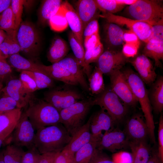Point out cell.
Masks as SVG:
<instances>
[{
	"instance_id": "74e56055",
	"label": "cell",
	"mask_w": 163,
	"mask_h": 163,
	"mask_svg": "<svg viewBox=\"0 0 163 163\" xmlns=\"http://www.w3.org/2000/svg\"><path fill=\"white\" fill-rule=\"evenodd\" d=\"M0 29L6 32L15 30L14 18L11 6L0 14Z\"/></svg>"
},
{
	"instance_id": "680465c9",
	"label": "cell",
	"mask_w": 163,
	"mask_h": 163,
	"mask_svg": "<svg viewBox=\"0 0 163 163\" xmlns=\"http://www.w3.org/2000/svg\"><path fill=\"white\" fill-rule=\"evenodd\" d=\"M147 163H161L157 155V152L152 151L150 157Z\"/></svg>"
},
{
	"instance_id": "db71d44e",
	"label": "cell",
	"mask_w": 163,
	"mask_h": 163,
	"mask_svg": "<svg viewBox=\"0 0 163 163\" xmlns=\"http://www.w3.org/2000/svg\"><path fill=\"white\" fill-rule=\"evenodd\" d=\"M124 41L125 43H130L139 46L140 40L137 36L132 31L129 30L124 33Z\"/></svg>"
},
{
	"instance_id": "d590c367",
	"label": "cell",
	"mask_w": 163,
	"mask_h": 163,
	"mask_svg": "<svg viewBox=\"0 0 163 163\" xmlns=\"http://www.w3.org/2000/svg\"><path fill=\"white\" fill-rule=\"evenodd\" d=\"M102 13L114 14L121 11L125 6L118 3L116 0H94Z\"/></svg>"
},
{
	"instance_id": "11a10c76",
	"label": "cell",
	"mask_w": 163,
	"mask_h": 163,
	"mask_svg": "<svg viewBox=\"0 0 163 163\" xmlns=\"http://www.w3.org/2000/svg\"><path fill=\"white\" fill-rule=\"evenodd\" d=\"M12 72L11 66L7 63L0 61V81L4 80Z\"/></svg>"
},
{
	"instance_id": "f546056e",
	"label": "cell",
	"mask_w": 163,
	"mask_h": 163,
	"mask_svg": "<svg viewBox=\"0 0 163 163\" xmlns=\"http://www.w3.org/2000/svg\"><path fill=\"white\" fill-rule=\"evenodd\" d=\"M8 57L11 65L18 70L46 74L41 68L39 63L26 59L19 53L11 55Z\"/></svg>"
},
{
	"instance_id": "03108f58",
	"label": "cell",
	"mask_w": 163,
	"mask_h": 163,
	"mask_svg": "<svg viewBox=\"0 0 163 163\" xmlns=\"http://www.w3.org/2000/svg\"><path fill=\"white\" fill-rule=\"evenodd\" d=\"M3 140L0 139V148L2 144H3Z\"/></svg>"
},
{
	"instance_id": "9a60e30c",
	"label": "cell",
	"mask_w": 163,
	"mask_h": 163,
	"mask_svg": "<svg viewBox=\"0 0 163 163\" xmlns=\"http://www.w3.org/2000/svg\"><path fill=\"white\" fill-rule=\"evenodd\" d=\"M4 95L12 98L17 102V108L21 109L28 104L32 93L29 92L24 87L19 79H12L2 90Z\"/></svg>"
},
{
	"instance_id": "f5cc1de1",
	"label": "cell",
	"mask_w": 163,
	"mask_h": 163,
	"mask_svg": "<svg viewBox=\"0 0 163 163\" xmlns=\"http://www.w3.org/2000/svg\"><path fill=\"white\" fill-rule=\"evenodd\" d=\"M100 42V37L99 33H98L84 39V47L85 50L95 46Z\"/></svg>"
},
{
	"instance_id": "be15d7a7",
	"label": "cell",
	"mask_w": 163,
	"mask_h": 163,
	"mask_svg": "<svg viewBox=\"0 0 163 163\" xmlns=\"http://www.w3.org/2000/svg\"><path fill=\"white\" fill-rule=\"evenodd\" d=\"M0 163H5L3 159L2 151L0 152Z\"/></svg>"
},
{
	"instance_id": "83f0119b",
	"label": "cell",
	"mask_w": 163,
	"mask_h": 163,
	"mask_svg": "<svg viewBox=\"0 0 163 163\" xmlns=\"http://www.w3.org/2000/svg\"><path fill=\"white\" fill-rule=\"evenodd\" d=\"M68 37L74 57L82 67L84 73L88 78L92 72V69L91 66L88 65L85 62V50L84 46L78 42L71 31L69 33Z\"/></svg>"
},
{
	"instance_id": "52a82bcc",
	"label": "cell",
	"mask_w": 163,
	"mask_h": 163,
	"mask_svg": "<svg viewBox=\"0 0 163 163\" xmlns=\"http://www.w3.org/2000/svg\"><path fill=\"white\" fill-rule=\"evenodd\" d=\"M92 103L106 111L115 123L121 121L127 112V106L111 89H105L92 98Z\"/></svg>"
},
{
	"instance_id": "ab89813d",
	"label": "cell",
	"mask_w": 163,
	"mask_h": 163,
	"mask_svg": "<svg viewBox=\"0 0 163 163\" xmlns=\"http://www.w3.org/2000/svg\"><path fill=\"white\" fill-rule=\"evenodd\" d=\"M24 0H12L11 6L14 16L15 30H18L22 21V16Z\"/></svg>"
},
{
	"instance_id": "f35d334b",
	"label": "cell",
	"mask_w": 163,
	"mask_h": 163,
	"mask_svg": "<svg viewBox=\"0 0 163 163\" xmlns=\"http://www.w3.org/2000/svg\"><path fill=\"white\" fill-rule=\"evenodd\" d=\"M104 51L103 44L100 42L97 45L85 50V60L87 64L96 62Z\"/></svg>"
},
{
	"instance_id": "30bf717a",
	"label": "cell",
	"mask_w": 163,
	"mask_h": 163,
	"mask_svg": "<svg viewBox=\"0 0 163 163\" xmlns=\"http://www.w3.org/2000/svg\"><path fill=\"white\" fill-rule=\"evenodd\" d=\"M34 129L25 112L21 116L12 133L9 142L27 149L34 145Z\"/></svg>"
},
{
	"instance_id": "7402d4cb",
	"label": "cell",
	"mask_w": 163,
	"mask_h": 163,
	"mask_svg": "<svg viewBox=\"0 0 163 163\" xmlns=\"http://www.w3.org/2000/svg\"><path fill=\"white\" fill-rule=\"evenodd\" d=\"M42 69L54 80L59 81L71 85H77L78 82L72 75L58 62L46 66L39 63Z\"/></svg>"
},
{
	"instance_id": "60d3db41",
	"label": "cell",
	"mask_w": 163,
	"mask_h": 163,
	"mask_svg": "<svg viewBox=\"0 0 163 163\" xmlns=\"http://www.w3.org/2000/svg\"><path fill=\"white\" fill-rule=\"evenodd\" d=\"M24 151L22 163H38L42 156L38 150L34 145Z\"/></svg>"
},
{
	"instance_id": "6f0895ef",
	"label": "cell",
	"mask_w": 163,
	"mask_h": 163,
	"mask_svg": "<svg viewBox=\"0 0 163 163\" xmlns=\"http://www.w3.org/2000/svg\"><path fill=\"white\" fill-rule=\"evenodd\" d=\"M11 0H0V14L11 6Z\"/></svg>"
},
{
	"instance_id": "8fae6325",
	"label": "cell",
	"mask_w": 163,
	"mask_h": 163,
	"mask_svg": "<svg viewBox=\"0 0 163 163\" xmlns=\"http://www.w3.org/2000/svg\"><path fill=\"white\" fill-rule=\"evenodd\" d=\"M109 75L110 89L127 106L136 105L138 101L122 72L120 70L115 71Z\"/></svg>"
},
{
	"instance_id": "484cf974",
	"label": "cell",
	"mask_w": 163,
	"mask_h": 163,
	"mask_svg": "<svg viewBox=\"0 0 163 163\" xmlns=\"http://www.w3.org/2000/svg\"><path fill=\"white\" fill-rule=\"evenodd\" d=\"M129 147L133 158V163H147L152 151L147 141H129Z\"/></svg>"
},
{
	"instance_id": "f907efd6",
	"label": "cell",
	"mask_w": 163,
	"mask_h": 163,
	"mask_svg": "<svg viewBox=\"0 0 163 163\" xmlns=\"http://www.w3.org/2000/svg\"><path fill=\"white\" fill-rule=\"evenodd\" d=\"M139 47V46L134 44L125 43L122 52L127 58L133 57L137 54Z\"/></svg>"
},
{
	"instance_id": "7a4b0ae2",
	"label": "cell",
	"mask_w": 163,
	"mask_h": 163,
	"mask_svg": "<svg viewBox=\"0 0 163 163\" xmlns=\"http://www.w3.org/2000/svg\"><path fill=\"white\" fill-rule=\"evenodd\" d=\"M122 72L140 104L148 128L150 140L152 142L155 143V125L152 113V109L145 83L138 74L132 69H127Z\"/></svg>"
},
{
	"instance_id": "6125c7cd",
	"label": "cell",
	"mask_w": 163,
	"mask_h": 163,
	"mask_svg": "<svg viewBox=\"0 0 163 163\" xmlns=\"http://www.w3.org/2000/svg\"><path fill=\"white\" fill-rule=\"evenodd\" d=\"M8 57L5 55L0 50V61L7 62L6 59Z\"/></svg>"
},
{
	"instance_id": "003e7915",
	"label": "cell",
	"mask_w": 163,
	"mask_h": 163,
	"mask_svg": "<svg viewBox=\"0 0 163 163\" xmlns=\"http://www.w3.org/2000/svg\"><path fill=\"white\" fill-rule=\"evenodd\" d=\"M69 163H75V162L74 161H73V162H70Z\"/></svg>"
},
{
	"instance_id": "9c48e42d",
	"label": "cell",
	"mask_w": 163,
	"mask_h": 163,
	"mask_svg": "<svg viewBox=\"0 0 163 163\" xmlns=\"http://www.w3.org/2000/svg\"><path fill=\"white\" fill-rule=\"evenodd\" d=\"M99 17L105 19L107 22L125 26L133 32L140 40L146 43L148 42L152 27L150 24L111 13H102L100 14Z\"/></svg>"
},
{
	"instance_id": "3957f363",
	"label": "cell",
	"mask_w": 163,
	"mask_h": 163,
	"mask_svg": "<svg viewBox=\"0 0 163 163\" xmlns=\"http://www.w3.org/2000/svg\"><path fill=\"white\" fill-rule=\"evenodd\" d=\"M25 112L35 130L60 123L59 112L51 104L33 94Z\"/></svg>"
},
{
	"instance_id": "cb8c5ba5",
	"label": "cell",
	"mask_w": 163,
	"mask_h": 163,
	"mask_svg": "<svg viewBox=\"0 0 163 163\" xmlns=\"http://www.w3.org/2000/svg\"><path fill=\"white\" fill-rule=\"evenodd\" d=\"M148 91L149 99L154 112L161 113L163 109V77H158Z\"/></svg>"
},
{
	"instance_id": "4dcf8cb0",
	"label": "cell",
	"mask_w": 163,
	"mask_h": 163,
	"mask_svg": "<svg viewBox=\"0 0 163 163\" xmlns=\"http://www.w3.org/2000/svg\"><path fill=\"white\" fill-rule=\"evenodd\" d=\"M17 30H13L6 32V37L0 45V50L5 56L9 57L19 53L21 48L17 38Z\"/></svg>"
},
{
	"instance_id": "d6a6232c",
	"label": "cell",
	"mask_w": 163,
	"mask_h": 163,
	"mask_svg": "<svg viewBox=\"0 0 163 163\" xmlns=\"http://www.w3.org/2000/svg\"><path fill=\"white\" fill-rule=\"evenodd\" d=\"M142 54L153 59L157 67H161L160 61L163 59V42H147L143 51Z\"/></svg>"
},
{
	"instance_id": "e0dca14e",
	"label": "cell",
	"mask_w": 163,
	"mask_h": 163,
	"mask_svg": "<svg viewBox=\"0 0 163 163\" xmlns=\"http://www.w3.org/2000/svg\"><path fill=\"white\" fill-rule=\"evenodd\" d=\"M60 8L66 18L71 31L78 42L84 46L83 26L75 9L67 1H63Z\"/></svg>"
},
{
	"instance_id": "603a6c76",
	"label": "cell",
	"mask_w": 163,
	"mask_h": 163,
	"mask_svg": "<svg viewBox=\"0 0 163 163\" xmlns=\"http://www.w3.org/2000/svg\"><path fill=\"white\" fill-rule=\"evenodd\" d=\"M58 62L72 75L85 90L89 91L88 84L85 77L83 69L74 56H66Z\"/></svg>"
},
{
	"instance_id": "4fadbf2b",
	"label": "cell",
	"mask_w": 163,
	"mask_h": 163,
	"mask_svg": "<svg viewBox=\"0 0 163 163\" xmlns=\"http://www.w3.org/2000/svg\"><path fill=\"white\" fill-rule=\"evenodd\" d=\"M127 60L122 52L108 50L98 59L97 67L103 74L109 75L114 71L120 70Z\"/></svg>"
},
{
	"instance_id": "f6af8a7d",
	"label": "cell",
	"mask_w": 163,
	"mask_h": 163,
	"mask_svg": "<svg viewBox=\"0 0 163 163\" xmlns=\"http://www.w3.org/2000/svg\"><path fill=\"white\" fill-rule=\"evenodd\" d=\"M17 108L16 101L10 97L3 95L0 98V114Z\"/></svg>"
},
{
	"instance_id": "2e32d148",
	"label": "cell",
	"mask_w": 163,
	"mask_h": 163,
	"mask_svg": "<svg viewBox=\"0 0 163 163\" xmlns=\"http://www.w3.org/2000/svg\"><path fill=\"white\" fill-rule=\"evenodd\" d=\"M89 118L90 129L93 139L101 140L103 131L106 132L113 129L115 123L108 113L102 109L92 115Z\"/></svg>"
},
{
	"instance_id": "ba28073f",
	"label": "cell",
	"mask_w": 163,
	"mask_h": 163,
	"mask_svg": "<svg viewBox=\"0 0 163 163\" xmlns=\"http://www.w3.org/2000/svg\"><path fill=\"white\" fill-rule=\"evenodd\" d=\"M67 84L51 88L44 94L43 100L48 103L59 112L62 110L83 99V95L69 87Z\"/></svg>"
},
{
	"instance_id": "6da1fadb",
	"label": "cell",
	"mask_w": 163,
	"mask_h": 163,
	"mask_svg": "<svg viewBox=\"0 0 163 163\" xmlns=\"http://www.w3.org/2000/svg\"><path fill=\"white\" fill-rule=\"evenodd\" d=\"M72 138L61 123L37 130L34 144L41 154L61 152Z\"/></svg>"
},
{
	"instance_id": "9f6ffc18",
	"label": "cell",
	"mask_w": 163,
	"mask_h": 163,
	"mask_svg": "<svg viewBox=\"0 0 163 163\" xmlns=\"http://www.w3.org/2000/svg\"><path fill=\"white\" fill-rule=\"evenodd\" d=\"M59 152H49L42 154L38 163H55L56 158Z\"/></svg>"
},
{
	"instance_id": "277c9868",
	"label": "cell",
	"mask_w": 163,
	"mask_h": 163,
	"mask_svg": "<svg viewBox=\"0 0 163 163\" xmlns=\"http://www.w3.org/2000/svg\"><path fill=\"white\" fill-rule=\"evenodd\" d=\"M93 106L91 97L78 101L59 112L60 123L71 136L85 123L86 117Z\"/></svg>"
},
{
	"instance_id": "91938a15",
	"label": "cell",
	"mask_w": 163,
	"mask_h": 163,
	"mask_svg": "<svg viewBox=\"0 0 163 163\" xmlns=\"http://www.w3.org/2000/svg\"><path fill=\"white\" fill-rule=\"evenodd\" d=\"M137 0H116L118 4L125 6L126 5H130L135 3Z\"/></svg>"
},
{
	"instance_id": "94428289",
	"label": "cell",
	"mask_w": 163,
	"mask_h": 163,
	"mask_svg": "<svg viewBox=\"0 0 163 163\" xmlns=\"http://www.w3.org/2000/svg\"><path fill=\"white\" fill-rule=\"evenodd\" d=\"M6 32L4 30L0 29V45L3 43L6 37Z\"/></svg>"
},
{
	"instance_id": "d4e9b609",
	"label": "cell",
	"mask_w": 163,
	"mask_h": 163,
	"mask_svg": "<svg viewBox=\"0 0 163 163\" xmlns=\"http://www.w3.org/2000/svg\"><path fill=\"white\" fill-rule=\"evenodd\" d=\"M69 50L66 42L56 37L53 40L47 52V60L52 64L58 62L67 56Z\"/></svg>"
},
{
	"instance_id": "4316f807",
	"label": "cell",
	"mask_w": 163,
	"mask_h": 163,
	"mask_svg": "<svg viewBox=\"0 0 163 163\" xmlns=\"http://www.w3.org/2000/svg\"><path fill=\"white\" fill-rule=\"evenodd\" d=\"M104 29L105 40L109 47H115L123 43L124 32L118 25L107 22Z\"/></svg>"
},
{
	"instance_id": "f1b7e54d",
	"label": "cell",
	"mask_w": 163,
	"mask_h": 163,
	"mask_svg": "<svg viewBox=\"0 0 163 163\" xmlns=\"http://www.w3.org/2000/svg\"><path fill=\"white\" fill-rule=\"evenodd\" d=\"M63 1L61 0H46L42 2L38 12L39 22L45 25L55 14L60 8Z\"/></svg>"
},
{
	"instance_id": "bcb514c9",
	"label": "cell",
	"mask_w": 163,
	"mask_h": 163,
	"mask_svg": "<svg viewBox=\"0 0 163 163\" xmlns=\"http://www.w3.org/2000/svg\"><path fill=\"white\" fill-rule=\"evenodd\" d=\"M158 149L157 155L161 163H163V117H160L158 129Z\"/></svg>"
},
{
	"instance_id": "816d5d0a",
	"label": "cell",
	"mask_w": 163,
	"mask_h": 163,
	"mask_svg": "<svg viewBox=\"0 0 163 163\" xmlns=\"http://www.w3.org/2000/svg\"><path fill=\"white\" fill-rule=\"evenodd\" d=\"M74 155L68 151L63 149L59 153L55 161V163H69L74 161Z\"/></svg>"
},
{
	"instance_id": "5b68a950",
	"label": "cell",
	"mask_w": 163,
	"mask_h": 163,
	"mask_svg": "<svg viewBox=\"0 0 163 163\" xmlns=\"http://www.w3.org/2000/svg\"><path fill=\"white\" fill-rule=\"evenodd\" d=\"M127 11L132 19L147 23L152 26L163 21L162 1L137 0Z\"/></svg>"
},
{
	"instance_id": "b9f144b4",
	"label": "cell",
	"mask_w": 163,
	"mask_h": 163,
	"mask_svg": "<svg viewBox=\"0 0 163 163\" xmlns=\"http://www.w3.org/2000/svg\"><path fill=\"white\" fill-rule=\"evenodd\" d=\"M25 88L30 92L33 93L37 90L33 78L25 71H22L19 79Z\"/></svg>"
},
{
	"instance_id": "e7e4bbea",
	"label": "cell",
	"mask_w": 163,
	"mask_h": 163,
	"mask_svg": "<svg viewBox=\"0 0 163 163\" xmlns=\"http://www.w3.org/2000/svg\"><path fill=\"white\" fill-rule=\"evenodd\" d=\"M3 88L2 82L0 81V98H1V94L2 92V90Z\"/></svg>"
},
{
	"instance_id": "7bdbcfd3",
	"label": "cell",
	"mask_w": 163,
	"mask_h": 163,
	"mask_svg": "<svg viewBox=\"0 0 163 163\" xmlns=\"http://www.w3.org/2000/svg\"><path fill=\"white\" fill-rule=\"evenodd\" d=\"M148 42H163V21L152 26L151 33L148 39Z\"/></svg>"
},
{
	"instance_id": "8992f818",
	"label": "cell",
	"mask_w": 163,
	"mask_h": 163,
	"mask_svg": "<svg viewBox=\"0 0 163 163\" xmlns=\"http://www.w3.org/2000/svg\"><path fill=\"white\" fill-rule=\"evenodd\" d=\"M17 38L21 51L28 58L34 59L40 53L41 39L35 26L28 21L21 22L17 32Z\"/></svg>"
},
{
	"instance_id": "d6986e66",
	"label": "cell",
	"mask_w": 163,
	"mask_h": 163,
	"mask_svg": "<svg viewBox=\"0 0 163 163\" xmlns=\"http://www.w3.org/2000/svg\"><path fill=\"white\" fill-rule=\"evenodd\" d=\"M90 122L89 118L87 122L72 136L70 142L64 149L74 155L77 151L90 141L101 140L92 138L90 129Z\"/></svg>"
},
{
	"instance_id": "ac0fdd59",
	"label": "cell",
	"mask_w": 163,
	"mask_h": 163,
	"mask_svg": "<svg viewBox=\"0 0 163 163\" xmlns=\"http://www.w3.org/2000/svg\"><path fill=\"white\" fill-rule=\"evenodd\" d=\"M132 63L138 74L147 85H151L155 80L157 74L150 60L142 54L137 56Z\"/></svg>"
},
{
	"instance_id": "836d02e7",
	"label": "cell",
	"mask_w": 163,
	"mask_h": 163,
	"mask_svg": "<svg viewBox=\"0 0 163 163\" xmlns=\"http://www.w3.org/2000/svg\"><path fill=\"white\" fill-rule=\"evenodd\" d=\"M103 74L96 66L88 78L89 91L92 94L97 95L105 90Z\"/></svg>"
},
{
	"instance_id": "ee69618b",
	"label": "cell",
	"mask_w": 163,
	"mask_h": 163,
	"mask_svg": "<svg viewBox=\"0 0 163 163\" xmlns=\"http://www.w3.org/2000/svg\"><path fill=\"white\" fill-rule=\"evenodd\" d=\"M111 158L115 163H133L132 155L128 152L119 151L113 153Z\"/></svg>"
},
{
	"instance_id": "c3c4849f",
	"label": "cell",
	"mask_w": 163,
	"mask_h": 163,
	"mask_svg": "<svg viewBox=\"0 0 163 163\" xmlns=\"http://www.w3.org/2000/svg\"><path fill=\"white\" fill-rule=\"evenodd\" d=\"M99 26L97 19L90 22L84 28L83 33V40L94 34L99 33Z\"/></svg>"
},
{
	"instance_id": "1f68e13d",
	"label": "cell",
	"mask_w": 163,
	"mask_h": 163,
	"mask_svg": "<svg viewBox=\"0 0 163 163\" xmlns=\"http://www.w3.org/2000/svg\"><path fill=\"white\" fill-rule=\"evenodd\" d=\"M100 140H92L80 148L75 153V163H90Z\"/></svg>"
},
{
	"instance_id": "ffe728a7",
	"label": "cell",
	"mask_w": 163,
	"mask_h": 163,
	"mask_svg": "<svg viewBox=\"0 0 163 163\" xmlns=\"http://www.w3.org/2000/svg\"><path fill=\"white\" fill-rule=\"evenodd\" d=\"M75 8L84 29L90 22L99 17V10L94 0H78L75 4Z\"/></svg>"
},
{
	"instance_id": "7c38bea8",
	"label": "cell",
	"mask_w": 163,
	"mask_h": 163,
	"mask_svg": "<svg viewBox=\"0 0 163 163\" xmlns=\"http://www.w3.org/2000/svg\"><path fill=\"white\" fill-rule=\"evenodd\" d=\"M129 140L124 131L113 128L105 132L97 148L105 149L113 153L129 147Z\"/></svg>"
},
{
	"instance_id": "8d00e7d4",
	"label": "cell",
	"mask_w": 163,
	"mask_h": 163,
	"mask_svg": "<svg viewBox=\"0 0 163 163\" xmlns=\"http://www.w3.org/2000/svg\"><path fill=\"white\" fill-rule=\"evenodd\" d=\"M49 23L51 28L56 31H63L68 26L66 18L60 8L57 13L50 18Z\"/></svg>"
},
{
	"instance_id": "681fc988",
	"label": "cell",
	"mask_w": 163,
	"mask_h": 163,
	"mask_svg": "<svg viewBox=\"0 0 163 163\" xmlns=\"http://www.w3.org/2000/svg\"><path fill=\"white\" fill-rule=\"evenodd\" d=\"M30 73L36 78L47 85L50 88H54L55 82L54 79L46 73L33 72L30 71Z\"/></svg>"
},
{
	"instance_id": "e575fe53",
	"label": "cell",
	"mask_w": 163,
	"mask_h": 163,
	"mask_svg": "<svg viewBox=\"0 0 163 163\" xmlns=\"http://www.w3.org/2000/svg\"><path fill=\"white\" fill-rule=\"evenodd\" d=\"M2 152L5 163H22L24 152L22 147L13 144H9Z\"/></svg>"
},
{
	"instance_id": "5bb4252c",
	"label": "cell",
	"mask_w": 163,
	"mask_h": 163,
	"mask_svg": "<svg viewBox=\"0 0 163 163\" xmlns=\"http://www.w3.org/2000/svg\"><path fill=\"white\" fill-rule=\"evenodd\" d=\"M143 117L136 114L127 121L124 131L129 141H146L149 137L148 128Z\"/></svg>"
},
{
	"instance_id": "44dd1931",
	"label": "cell",
	"mask_w": 163,
	"mask_h": 163,
	"mask_svg": "<svg viewBox=\"0 0 163 163\" xmlns=\"http://www.w3.org/2000/svg\"><path fill=\"white\" fill-rule=\"evenodd\" d=\"M22 113L16 108L0 114V139L4 141L13 132Z\"/></svg>"
},
{
	"instance_id": "7dc6e473",
	"label": "cell",
	"mask_w": 163,
	"mask_h": 163,
	"mask_svg": "<svg viewBox=\"0 0 163 163\" xmlns=\"http://www.w3.org/2000/svg\"><path fill=\"white\" fill-rule=\"evenodd\" d=\"M90 163H115L103 150L96 149Z\"/></svg>"
}]
</instances>
